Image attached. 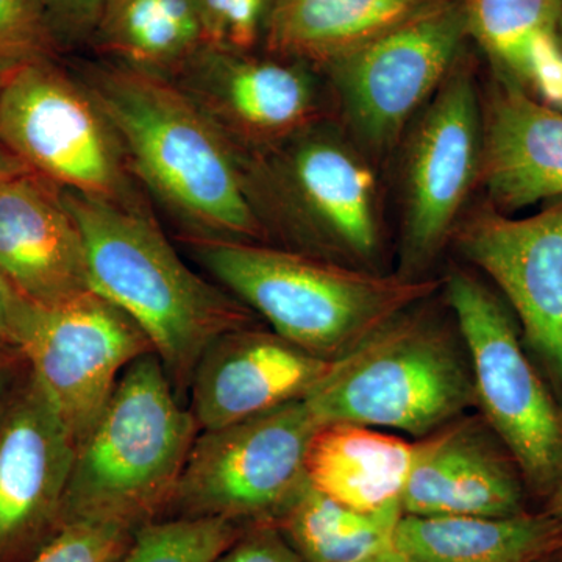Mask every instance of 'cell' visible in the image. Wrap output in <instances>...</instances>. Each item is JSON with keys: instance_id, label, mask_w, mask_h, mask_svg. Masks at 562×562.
Listing matches in <instances>:
<instances>
[{"instance_id": "obj_1", "label": "cell", "mask_w": 562, "mask_h": 562, "mask_svg": "<svg viewBox=\"0 0 562 562\" xmlns=\"http://www.w3.org/2000/svg\"><path fill=\"white\" fill-rule=\"evenodd\" d=\"M117 133L133 177L183 238L269 244L243 155L165 77L111 61L79 74Z\"/></svg>"}, {"instance_id": "obj_2", "label": "cell", "mask_w": 562, "mask_h": 562, "mask_svg": "<svg viewBox=\"0 0 562 562\" xmlns=\"http://www.w3.org/2000/svg\"><path fill=\"white\" fill-rule=\"evenodd\" d=\"M63 190L87 249L91 290L116 303L150 339L177 394L225 333L257 325L244 303L183 261L149 203Z\"/></svg>"}, {"instance_id": "obj_3", "label": "cell", "mask_w": 562, "mask_h": 562, "mask_svg": "<svg viewBox=\"0 0 562 562\" xmlns=\"http://www.w3.org/2000/svg\"><path fill=\"white\" fill-rule=\"evenodd\" d=\"M181 243L272 331L327 361L349 353L394 314L442 290V277L366 271L273 244Z\"/></svg>"}, {"instance_id": "obj_4", "label": "cell", "mask_w": 562, "mask_h": 562, "mask_svg": "<svg viewBox=\"0 0 562 562\" xmlns=\"http://www.w3.org/2000/svg\"><path fill=\"white\" fill-rule=\"evenodd\" d=\"M305 402L321 424L390 428L414 439L473 412L471 357L442 292L394 314L331 361Z\"/></svg>"}, {"instance_id": "obj_5", "label": "cell", "mask_w": 562, "mask_h": 562, "mask_svg": "<svg viewBox=\"0 0 562 562\" xmlns=\"http://www.w3.org/2000/svg\"><path fill=\"white\" fill-rule=\"evenodd\" d=\"M241 155L269 244L384 272L379 177L342 125L328 117L272 149Z\"/></svg>"}, {"instance_id": "obj_6", "label": "cell", "mask_w": 562, "mask_h": 562, "mask_svg": "<svg viewBox=\"0 0 562 562\" xmlns=\"http://www.w3.org/2000/svg\"><path fill=\"white\" fill-rule=\"evenodd\" d=\"M157 353L133 361L77 446L61 525L117 524L138 531L169 509L199 435Z\"/></svg>"}, {"instance_id": "obj_7", "label": "cell", "mask_w": 562, "mask_h": 562, "mask_svg": "<svg viewBox=\"0 0 562 562\" xmlns=\"http://www.w3.org/2000/svg\"><path fill=\"white\" fill-rule=\"evenodd\" d=\"M471 357L475 412L508 447L522 472L532 508L562 487V403L522 341L516 317L475 273L453 266L442 277Z\"/></svg>"}, {"instance_id": "obj_8", "label": "cell", "mask_w": 562, "mask_h": 562, "mask_svg": "<svg viewBox=\"0 0 562 562\" xmlns=\"http://www.w3.org/2000/svg\"><path fill=\"white\" fill-rule=\"evenodd\" d=\"M0 144L65 190L144 202L127 155L80 77L52 58L14 66L0 90Z\"/></svg>"}, {"instance_id": "obj_9", "label": "cell", "mask_w": 562, "mask_h": 562, "mask_svg": "<svg viewBox=\"0 0 562 562\" xmlns=\"http://www.w3.org/2000/svg\"><path fill=\"white\" fill-rule=\"evenodd\" d=\"M468 40L461 0H432L322 72L342 127L373 162L395 149L461 60Z\"/></svg>"}, {"instance_id": "obj_10", "label": "cell", "mask_w": 562, "mask_h": 562, "mask_svg": "<svg viewBox=\"0 0 562 562\" xmlns=\"http://www.w3.org/2000/svg\"><path fill=\"white\" fill-rule=\"evenodd\" d=\"M319 425L297 401L199 431L169 509L177 517L273 525L306 483V452Z\"/></svg>"}, {"instance_id": "obj_11", "label": "cell", "mask_w": 562, "mask_h": 562, "mask_svg": "<svg viewBox=\"0 0 562 562\" xmlns=\"http://www.w3.org/2000/svg\"><path fill=\"white\" fill-rule=\"evenodd\" d=\"M482 99L464 55L422 110L402 157L398 269L409 279L428 271L452 243L462 209L482 171Z\"/></svg>"}, {"instance_id": "obj_12", "label": "cell", "mask_w": 562, "mask_h": 562, "mask_svg": "<svg viewBox=\"0 0 562 562\" xmlns=\"http://www.w3.org/2000/svg\"><path fill=\"white\" fill-rule=\"evenodd\" d=\"M18 350L31 362L33 384L79 446L125 369L154 347L124 310L91 290L52 308L35 305Z\"/></svg>"}, {"instance_id": "obj_13", "label": "cell", "mask_w": 562, "mask_h": 562, "mask_svg": "<svg viewBox=\"0 0 562 562\" xmlns=\"http://www.w3.org/2000/svg\"><path fill=\"white\" fill-rule=\"evenodd\" d=\"M450 244L497 286L562 403V199L527 217L484 205L461 217Z\"/></svg>"}, {"instance_id": "obj_14", "label": "cell", "mask_w": 562, "mask_h": 562, "mask_svg": "<svg viewBox=\"0 0 562 562\" xmlns=\"http://www.w3.org/2000/svg\"><path fill=\"white\" fill-rule=\"evenodd\" d=\"M322 77L303 63L203 46L171 81L236 149L260 154L330 117Z\"/></svg>"}, {"instance_id": "obj_15", "label": "cell", "mask_w": 562, "mask_h": 562, "mask_svg": "<svg viewBox=\"0 0 562 562\" xmlns=\"http://www.w3.org/2000/svg\"><path fill=\"white\" fill-rule=\"evenodd\" d=\"M402 512L419 517H513L532 508L522 472L479 412L413 441Z\"/></svg>"}, {"instance_id": "obj_16", "label": "cell", "mask_w": 562, "mask_h": 562, "mask_svg": "<svg viewBox=\"0 0 562 562\" xmlns=\"http://www.w3.org/2000/svg\"><path fill=\"white\" fill-rule=\"evenodd\" d=\"M76 452L31 380L0 414V560L58 531Z\"/></svg>"}, {"instance_id": "obj_17", "label": "cell", "mask_w": 562, "mask_h": 562, "mask_svg": "<svg viewBox=\"0 0 562 562\" xmlns=\"http://www.w3.org/2000/svg\"><path fill=\"white\" fill-rule=\"evenodd\" d=\"M330 364L257 325L225 333L192 373L190 409L199 431L305 401Z\"/></svg>"}, {"instance_id": "obj_18", "label": "cell", "mask_w": 562, "mask_h": 562, "mask_svg": "<svg viewBox=\"0 0 562 562\" xmlns=\"http://www.w3.org/2000/svg\"><path fill=\"white\" fill-rule=\"evenodd\" d=\"M0 271L41 308L91 291L87 249L61 187L27 172L0 190Z\"/></svg>"}, {"instance_id": "obj_19", "label": "cell", "mask_w": 562, "mask_h": 562, "mask_svg": "<svg viewBox=\"0 0 562 562\" xmlns=\"http://www.w3.org/2000/svg\"><path fill=\"white\" fill-rule=\"evenodd\" d=\"M480 183L502 213L562 199V111L497 79L482 101Z\"/></svg>"}, {"instance_id": "obj_20", "label": "cell", "mask_w": 562, "mask_h": 562, "mask_svg": "<svg viewBox=\"0 0 562 562\" xmlns=\"http://www.w3.org/2000/svg\"><path fill=\"white\" fill-rule=\"evenodd\" d=\"M432 0H271L262 50L324 72Z\"/></svg>"}, {"instance_id": "obj_21", "label": "cell", "mask_w": 562, "mask_h": 562, "mask_svg": "<svg viewBox=\"0 0 562 562\" xmlns=\"http://www.w3.org/2000/svg\"><path fill=\"white\" fill-rule=\"evenodd\" d=\"M413 464V441L349 422L321 424L306 452V480L361 513L401 505Z\"/></svg>"}, {"instance_id": "obj_22", "label": "cell", "mask_w": 562, "mask_h": 562, "mask_svg": "<svg viewBox=\"0 0 562 562\" xmlns=\"http://www.w3.org/2000/svg\"><path fill=\"white\" fill-rule=\"evenodd\" d=\"M562 543V520L543 509L513 517L403 514L395 549L414 562H547Z\"/></svg>"}, {"instance_id": "obj_23", "label": "cell", "mask_w": 562, "mask_h": 562, "mask_svg": "<svg viewBox=\"0 0 562 562\" xmlns=\"http://www.w3.org/2000/svg\"><path fill=\"white\" fill-rule=\"evenodd\" d=\"M91 46L103 60L171 80L205 41L194 0H110Z\"/></svg>"}, {"instance_id": "obj_24", "label": "cell", "mask_w": 562, "mask_h": 562, "mask_svg": "<svg viewBox=\"0 0 562 562\" xmlns=\"http://www.w3.org/2000/svg\"><path fill=\"white\" fill-rule=\"evenodd\" d=\"M402 505L361 513L303 484L273 522L302 562H368L395 549Z\"/></svg>"}, {"instance_id": "obj_25", "label": "cell", "mask_w": 562, "mask_h": 562, "mask_svg": "<svg viewBox=\"0 0 562 562\" xmlns=\"http://www.w3.org/2000/svg\"><path fill=\"white\" fill-rule=\"evenodd\" d=\"M469 38L479 44L498 79L531 91L536 47L557 36L562 0H461Z\"/></svg>"}, {"instance_id": "obj_26", "label": "cell", "mask_w": 562, "mask_h": 562, "mask_svg": "<svg viewBox=\"0 0 562 562\" xmlns=\"http://www.w3.org/2000/svg\"><path fill=\"white\" fill-rule=\"evenodd\" d=\"M247 525L217 517H176L144 525L114 562H220Z\"/></svg>"}, {"instance_id": "obj_27", "label": "cell", "mask_w": 562, "mask_h": 562, "mask_svg": "<svg viewBox=\"0 0 562 562\" xmlns=\"http://www.w3.org/2000/svg\"><path fill=\"white\" fill-rule=\"evenodd\" d=\"M205 46L254 54L262 46L271 0H194Z\"/></svg>"}, {"instance_id": "obj_28", "label": "cell", "mask_w": 562, "mask_h": 562, "mask_svg": "<svg viewBox=\"0 0 562 562\" xmlns=\"http://www.w3.org/2000/svg\"><path fill=\"white\" fill-rule=\"evenodd\" d=\"M57 49L43 0H0V65L46 60Z\"/></svg>"}, {"instance_id": "obj_29", "label": "cell", "mask_w": 562, "mask_h": 562, "mask_svg": "<svg viewBox=\"0 0 562 562\" xmlns=\"http://www.w3.org/2000/svg\"><path fill=\"white\" fill-rule=\"evenodd\" d=\"M135 532L117 524H65L31 562H114L128 549Z\"/></svg>"}, {"instance_id": "obj_30", "label": "cell", "mask_w": 562, "mask_h": 562, "mask_svg": "<svg viewBox=\"0 0 562 562\" xmlns=\"http://www.w3.org/2000/svg\"><path fill=\"white\" fill-rule=\"evenodd\" d=\"M58 46H91L110 0H43Z\"/></svg>"}, {"instance_id": "obj_31", "label": "cell", "mask_w": 562, "mask_h": 562, "mask_svg": "<svg viewBox=\"0 0 562 562\" xmlns=\"http://www.w3.org/2000/svg\"><path fill=\"white\" fill-rule=\"evenodd\" d=\"M220 562H302L272 524L247 525Z\"/></svg>"}, {"instance_id": "obj_32", "label": "cell", "mask_w": 562, "mask_h": 562, "mask_svg": "<svg viewBox=\"0 0 562 562\" xmlns=\"http://www.w3.org/2000/svg\"><path fill=\"white\" fill-rule=\"evenodd\" d=\"M35 305L0 271V344L20 349Z\"/></svg>"}, {"instance_id": "obj_33", "label": "cell", "mask_w": 562, "mask_h": 562, "mask_svg": "<svg viewBox=\"0 0 562 562\" xmlns=\"http://www.w3.org/2000/svg\"><path fill=\"white\" fill-rule=\"evenodd\" d=\"M27 172H32L31 169H29L20 158L14 157L7 147L0 144V190H2L9 181Z\"/></svg>"}, {"instance_id": "obj_34", "label": "cell", "mask_w": 562, "mask_h": 562, "mask_svg": "<svg viewBox=\"0 0 562 562\" xmlns=\"http://www.w3.org/2000/svg\"><path fill=\"white\" fill-rule=\"evenodd\" d=\"M541 509L562 520V487L553 495L552 498H550L549 502L546 503V505L542 506ZM547 562H562V543L560 549H558L557 552L547 560Z\"/></svg>"}, {"instance_id": "obj_35", "label": "cell", "mask_w": 562, "mask_h": 562, "mask_svg": "<svg viewBox=\"0 0 562 562\" xmlns=\"http://www.w3.org/2000/svg\"><path fill=\"white\" fill-rule=\"evenodd\" d=\"M368 562H414L409 560L408 557H405L402 552H398L397 549H392L390 552L380 554V557L373 558V560Z\"/></svg>"}, {"instance_id": "obj_36", "label": "cell", "mask_w": 562, "mask_h": 562, "mask_svg": "<svg viewBox=\"0 0 562 562\" xmlns=\"http://www.w3.org/2000/svg\"><path fill=\"white\" fill-rule=\"evenodd\" d=\"M7 386H9V375L0 368V414L5 408Z\"/></svg>"}, {"instance_id": "obj_37", "label": "cell", "mask_w": 562, "mask_h": 562, "mask_svg": "<svg viewBox=\"0 0 562 562\" xmlns=\"http://www.w3.org/2000/svg\"><path fill=\"white\" fill-rule=\"evenodd\" d=\"M13 68L14 66L0 65V90H2V87L5 85L7 79H9L10 72Z\"/></svg>"}, {"instance_id": "obj_38", "label": "cell", "mask_w": 562, "mask_h": 562, "mask_svg": "<svg viewBox=\"0 0 562 562\" xmlns=\"http://www.w3.org/2000/svg\"><path fill=\"white\" fill-rule=\"evenodd\" d=\"M557 46H558V50H560V54L562 57V20L560 22V27H558V32H557Z\"/></svg>"}]
</instances>
